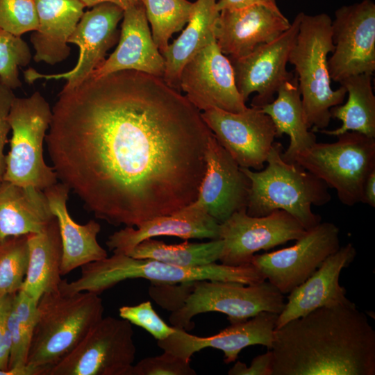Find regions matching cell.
Masks as SVG:
<instances>
[{
    "label": "cell",
    "mask_w": 375,
    "mask_h": 375,
    "mask_svg": "<svg viewBox=\"0 0 375 375\" xmlns=\"http://www.w3.org/2000/svg\"><path fill=\"white\" fill-rule=\"evenodd\" d=\"M51 109L45 142L58 179L97 218L138 226L197 199L212 132L162 77L90 76Z\"/></svg>",
    "instance_id": "1"
},
{
    "label": "cell",
    "mask_w": 375,
    "mask_h": 375,
    "mask_svg": "<svg viewBox=\"0 0 375 375\" xmlns=\"http://www.w3.org/2000/svg\"><path fill=\"white\" fill-rule=\"evenodd\" d=\"M272 375H374L375 331L354 303L319 308L274 331Z\"/></svg>",
    "instance_id": "2"
},
{
    "label": "cell",
    "mask_w": 375,
    "mask_h": 375,
    "mask_svg": "<svg viewBox=\"0 0 375 375\" xmlns=\"http://www.w3.org/2000/svg\"><path fill=\"white\" fill-rule=\"evenodd\" d=\"M132 278H144L153 283H181L202 280L238 282L247 285L265 281L252 263L231 266L213 262L183 267L152 259H139L124 253L90 262L81 267L80 276L68 283L62 279L59 288L65 293L88 292L100 294L117 283Z\"/></svg>",
    "instance_id": "3"
},
{
    "label": "cell",
    "mask_w": 375,
    "mask_h": 375,
    "mask_svg": "<svg viewBox=\"0 0 375 375\" xmlns=\"http://www.w3.org/2000/svg\"><path fill=\"white\" fill-rule=\"evenodd\" d=\"M282 153V144L274 142L264 169L241 167L250 181L247 213L261 217L276 210H285L308 230L322 222L312 206L331 201L328 187L297 163L285 161Z\"/></svg>",
    "instance_id": "4"
},
{
    "label": "cell",
    "mask_w": 375,
    "mask_h": 375,
    "mask_svg": "<svg viewBox=\"0 0 375 375\" xmlns=\"http://www.w3.org/2000/svg\"><path fill=\"white\" fill-rule=\"evenodd\" d=\"M99 294H67L59 287L44 293L37 305V320L26 364L42 375L69 354L103 317Z\"/></svg>",
    "instance_id": "5"
},
{
    "label": "cell",
    "mask_w": 375,
    "mask_h": 375,
    "mask_svg": "<svg viewBox=\"0 0 375 375\" xmlns=\"http://www.w3.org/2000/svg\"><path fill=\"white\" fill-rule=\"evenodd\" d=\"M331 22L326 13L303 12L288 57L297 78L305 119L313 132L328 126L331 108L343 103L347 96L344 87L333 90L331 85L328 55L334 50Z\"/></svg>",
    "instance_id": "6"
},
{
    "label": "cell",
    "mask_w": 375,
    "mask_h": 375,
    "mask_svg": "<svg viewBox=\"0 0 375 375\" xmlns=\"http://www.w3.org/2000/svg\"><path fill=\"white\" fill-rule=\"evenodd\" d=\"M51 118L52 109L40 92L14 98L8 117L12 136L3 180L41 190L58 182L53 167L46 164L43 155Z\"/></svg>",
    "instance_id": "7"
},
{
    "label": "cell",
    "mask_w": 375,
    "mask_h": 375,
    "mask_svg": "<svg viewBox=\"0 0 375 375\" xmlns=\"http://www.w3.org/2000/svg\"><path fill=\"white\" fill-rule=\"evenodd\" d=\"M331 143L315 142L296 162L336 190L345 206L361 202L365 183L375 170V138L347 131Z\"/></svg>",
    "instance_id": "8"
},
{
    "label": "cell",
    "mask_w": 375,
    "mask_h": 375,
    "mask_svg": "<svg viewBox=\"0 0 375 375\" xmlns=\"http://www.w3.org/2000/svg\"><path fill=\"white\" fill-rule=\"evenodd\" d=\"M285 303L284 294L266 280L252 285L197 281L184 305L172 312L169 320L174 327L191 331L194 327L192 319L201 313L222 312L233 324L246 321L264 311L279 315Z\"/></svg>",
    "instance_id": "9"
},
{
    "label": "cell",
    "mask_w": 375,
    "mask_h": 375,
    "mask_svg": "<svg viewBox=\"0 0 375 375\" xmlns=\"http://www.w3.org/2000/svg\"><path fill=\"white\" fill-rule=\"evenodd\" d=\"M135 353L132 324L103 317L47 375H130Z\"/></svg>",
    "instance_id": "10"
},
{
    "label": "cell",
    "mask_w": 375,
    "mask_h": 375,
    "mask_svg": "<svg viewBox=\"0 0 375 375\" xmlns=\"http://www.w3.org/2000/svg\"><path fill=\"white\" fill-rule=\"evenodd\" d=\"M340 247V228L333 223L321 222L294 245L255 254L251 263L285 295L303 283Z\"/></svg>",
    "instance_id": "11"
},
{
    "label": "cell",
    "mask_w": 375,
    "mask_h": 375,
    "mask_svg": "<svg viewBox=\"0 0 375 375\" xmlns=\"http://www.w3.org/2000/svg\"><path fill=\"white\" fill-rule=\"evenodd\" d=\"M334 50L328 59L331 81L375 70V3L362 0L343 6L331 22Z\"/></svg>",
    "instance_id": "12"
},
{
    "label": "cell",
    "mask_w": 375,
    "mask_h": 375,
    "mask_svg": "<svg viewBox=\"0 0 375 375\" xmlns=\"http://www.w3.org/2000/svg\"><path fill=\"white\" fill-rule=\"evenodd\" d=\"M306 231L285 210L253 217L242 209L220 224L219 238L224 247L219 260L231 266L251 263L256 252L297 240Z\"/></svg>",
    "instance_id": "13"
},
{
    "label": "cell",
    "mask_w": 375,
    "mask_h": 375,
    "mask_svg": "<svg viewBox=\"0 0 375 375\" xmlns=\"http://www.w3.org/2000/svg\"><path fill=\"white\" fill-rule=\"evenodd\" d=\"M201 115L218 142L240 167L263 169L276 133L272 120L261 108L251 106L240 112L212 108Z\"/></svg>",
    "instance_id": "14"
},
{
    "label": "cell",
    "mask_w": 375,
    "mask_h": 375,
    "mask_svg": "<svg viewBox=\"0 0 375 375\" xmlns=\"http://www.w3.org/2000/svg\"><path fill=\"white\" fill-rule=\"evenodd\" d=\"M180 90L199 111L212 108L240 112L247 106L235 83L229 58L214 40L199 51L183 67Z\"/></svg>",
    "instance_id": "15"
},
{
    "label": "cell",
    "mask_w": 375,
    "mask_h": 375,
    "mask_svg": "<svg viewBox=\"0 0 375 375\" xmlns=\"http://www.w3.org/2000/svg\"><path fill=\"white\" fill-rule=\"evenodd\" d=\"M124 10L110 3H102L84 12L68 42L76 44L79 56L75 67L69 71L44 74L33 68L24 71L26 83L38 79L67 81L62 89H71L87 78L105 60L107 51L119 38L117 26Z\"/></svg>",
    "instance_id": "16"
},
{
    "label": "cell",
    "mask_w": 375,
    "mask_h": 375,
    "mask_svg": "<svg viewBox=\"0 0 375 375\" xmlns=\"http://www.w3.org/2000/svg\"><path fill=\"white\" fill-rule=\"evenodd\" d=\"M303 12L294 18L289 28L274 40L259 46L249 54L229 59L237 88L245 101L256 93L251 106H262L274 99L279 88L294 76L287 71L290 52L295 42Z\"/></svg>",
    "instance_id": "17"
},
{
    "label": "cell",
    "mask_w": 375,
    "mask_h": 375,
    "mask_svg": "<svg viewBox=\"0 0 375 375\" xmlns=\"http://www.w3.org/2000/svg\"><path fill=\"white\" fill-rule=\"evenodd\" d=\"M250 181L211 133L206 153V170L194 201L219 224L247 209Z\"/></svg>",
    "instance_id": "18"
},
{
    "label": "cell",
    "mask_w": 375,
    "mask_h": 375,
    "mask_svg": "<svg viewBox=\"0 0 375 375\" xmlns=\"http://www.w3.org/2000/svg\"><path fill=\"white\" fill-rule=\"evenodd\" d=\"M278 314L261 312L246 321L233 323L218 333L209 337H198L185 330L175 327L168 338L157 341L163 351H169L186 360L203 349L221 350L227 364L235 362L240 351L247 347L263 345L270 349L274 340Z\"/></svg>",
    "instance_id": "19"
},
{
    "label": "cell",
    "mask_w": 375,
    "mask_h": 375,
    "mask_svg": "<svg viewBox=\"0 0 375 375\" xmlns=\"http://www.w3.org/2000/svg\"><path fill=\"white\" fill-rule=\"evenodd\" d=\"M290 24L281 11L262 5L223 10L216 24L215 38L223 54L238 59L274 40Z\"/></svg>",
    "instance_id": "20"
},
{
    "label": "cell",
    "mask_w": 375,
    "mask_h": 375,
    "mask_svg": "<svg viewBox=\"0 0 375 375\" xmlns=\"http://www.w3.org/2000/svg\"><path fill=\"white\" fill-rule=\"evenodd\" d=\"M356 256V250L351 243L340 247L329 256L309 278L288 294L276 328L319 308L351 303L339 279L342 269L349 267Z\"/></svg>",
    "instance_id": "21"
},
{
    "label": "cell",
    "mask_w": 375,
    "mask_h": 375,
    "mask_svg": "<svg viewBox=\"0 0 375 375\" xmlns=\"http://www.w3.org/2000/svg\"><path fill=\"white\" fill-rule=\"evenodd\" d=\"M122 20L115 50L90 76L135 70L162 78L165 60L153 40L143 4L124 10Z\"/></svg>",
    "instance_id": "22"
},
{
    "label": "cell",
    "mask_w": 375,
    "mask_h": 375,
    "mask_svg": "<svg viewBox=\"0 0 375 375\" xmlns=\"http://www.w3.org/2000/svg\"><path fill=\"white\" fill-rule=\"evenodd\" d=\"M220 224L194 201L167 215L156 217L137 226H126L112 235L106 246L113 253L126 254L142 241L157 236L189 239H219Z\"/></svg>",
    "instance_id": "23"
},
{
    "label": "cell",
    "mask_w": 375,
    "mask_h": 375,
    "mask_svg": "<svg viewBox=\"0 0 375 375\" xmlns=\"http://www.w3.org/2000/svg\"><path fill=\"white\" fill-rule=\"evenodd\" d=\"M43 191L58 224L62 249L61 275L106 258L107 251L97 241L101 225L93 219L79 224L69 215L67 208L69 188L57 182Z\"/></svg>",
    "instance_id": "24"
},
{
    "label": "cell",
    "mask_w": 375,
    "mask_h": 375,
    "mask_svg": "<svg viewBox=\"0 0 375 375\" xmlns=\"http://www.w3.org/2000/svg\"><path fill=\"white\" fill-rule=\"evenodd\" d=\"M38 26L30 41L35 50V62L50 65L68 58L71 49L68 40L85 6L80 0H34Z\"/></svg>",
    "instance_id": "25"
},
{
    "label": "cell",
    "mask_w": 375,
    "mask_h": 375,
    "mask_svg": "<svg viewBox=\"0 0 375 375\" xmlns=\"http://www.w3.org/2000/svg\"><path fill=\"white\" fill-rule=\"evenodd\" d=\"M55 218L43 190L1 181L0 242L10 237L41 232Z\"/></svg>",
    "instance_id": "26"
},
{
    "label": "cell",
    "mask_w": 375,
    "mask_h": 375,
    "mask_svg": "<svg viewBox=\"0 0 375 375\" xmlns=\"http://www.w3.org/2000/svg\"><path fill=\"white\" fill-rule=\"evenodd\" d=\"M217 0H197L191 17L181 34L169 44L162 54L165 60L163 80L180 91L183 67L199 51L215 40V30L219 15Z\"/></svg>",
    "instance_id": "27"
},
{
    "label": "cell",
    "mask_w": 375,
    "mask_h": 375,
    "mask_svg": "<svg viewBox=\"0 0 375 375\" xmlns=\"http://www.w3.org/2000/svg\"><path fill=\"white\" fill-rule=\"evenodd\" d=\"M28 264L21 289L38 302L41 296L58 288L62 281V249L56 217L42 231L27 235Z\"/></svg>",
    "instance_id": "28"
},
{
    "label": "cell",
    "mask_w": 375,
    "mask_h": 375,
    "mask_svg": "<svg viewBox=\"0 0 375 375\" xmlns=\"http://www.w3.org/2000/svg\"><path fill=\"white\" fill-rule=\"evenodd\" d=\"M276 94V99L261 109L272 120L276 137L283 134L290 137L289 146L283 151L282 157L285 161L293 162L297 155L317 142V138L306 122L295 74L283 83Z\"/></svg>",
    "instance_id": "29"
},
{
    "label": "cell",
    "mask_w": 375,
    "mask_h": 375,
    "mask_svg": "<svg viewBox=\"0 0 375 375\" xmlns=\"http://www.w3.org/2000/svg\"><path fill=\"white\" fill-rule=\"evenodd\" d=\"M372 74H360L349 76L339 83L348 94L345 103L331 108V118L342 122L335 130L319 131L322 133L338 136L347 131H355L375 138V96L372 88Z\"/></svg>",
    "instance_id": "30"
},
{
    "label": "cell",
    "mask_w": 375,
    "mask_h": 375,
    "mask_svg": "<svg viewBox=\"0 0 375 375\" xmlns=\"http://www.w3.org/2000/svg\"><path fill=\"white\" fill-rule=\"evenodd\" d=\"M223 247L224 242L220 238L201 243L185 240L178 244H167L153 238L142 241L126 255L183 267H194L216 262L220 258Z\"/></svg>",
    "instance_id": "31"
},
{
    "label": "cell",
    "mask_w": 375,
    "mask_h": 375,
    "mask_svg": "<svg viewBox=\"0 0 375 375\" xmlns=\"http://www.w3.org/2000/svg\"><path fill=\"white\" fill-rule=\"evenodd\" d=\"M154 43L162 54L172 35L188 22L194 2L188 0H142Z\"/></svg>",
    "instance_id": "32"
},
{
    "label": "cell",
    "mask_w": 375,
    "mask_h": 375,
    "mask_svg": "<svg viewBox=\"0 0 375 375\" xmlns=\"http://www.w3.org/2000/svg\"><path fill=\"white\" fill-rule=\"evenodd\" d=\"M38 301L22 290L15 293L8 315L11 350L8 368L25 365L37 320Z\"/></svg>",
    "instance_id": "33"
},
{
    "label": "cell",
    "mask_w": 375,
    "mask_h": 375,
    "mask_svg": "<svg viewBox=\"0 0 375 375\" xmlns=\"http://www.w3.org/2000/svg\"><path fill=\"white\" fill-rule=\"evenodd\" d=\"M28 264L27 235L10 237L0 242V297L21 289Z\"/></svg>",
    "instance_id": "34"
},
{
    "label": "cell",
    "mask_w": 375,
    "mask_h": 375,
    "mask_svg": "<svg viewBox=\"0 0 375 375\" xmlns=\"http://www.w3.org/2000/svg\"><path fill=\"white\" fill-rule=\"evenodd\" d=\"M33 58L28 44L20 37L0 28V83L12 90L22 85L19 69Z\"/></svg>",
    "instance_id": "35"
},
{
    "label": "cell",
    "mask_w": 375,
    "mask_h": 375,
    "mask_svg": "<svg viewBox=\"0 0 375 375\" xmlns=\"http://www.w3.org/2000/svg\"><path fill=\"white\" fill-rule=\"evenodd\" d=\"M38 26L34 0H0L1 29L21 37Z\"/></svg>",
    "instance_id": "36"
},
{
    "label": "cell",
    "mask_w": 375,
    "mask_h": 375,
    "mask_svg": "<svg viewBox=\"0 0 375 375\" xmlns=\"http://www.w3.org/2000/svg\"><path fill=\"white\" fill-rule=\"evenodd\" d=\"M119 315L121 318L146 330L157 340L168 338L176 330L174 326H168L161 319L149 301L135 306H122Z\"/></svg>",
    "instance_id": "37"
},
{
    "label": "cell",
    "mask_w": 375,
    "mask_h": 375,
    "mask_svg": "<svg viewBox=\"0 0 375 375\" xmlns=\"http://www.w3.org/2000/svg\"><path fill=\"white\" fill-rule=\"evenodd\" d=\"M197 373L186 360L172 353L145 358L133 365L130 375H195Z\"/></svg>",
    "instance_id": "38"
},
{
    "label": "cell",
    "mask_w": 375,
    "mask_h": 375,
    "mask_svg": "<svg viewBox=\"0 0 375 375\" xmlns=\"http://www.w3.org/2000/svg\"><path fill=\"white\" fill-rule=\"evenodd\" d=\"M195 281L181 283H153L149 292L150 297L162 308L172 312L180 309L194 288Z\"/></svg>",
    "instance_id": "39"
},
{
    "label": "cell",
    "mask_w": 375,
    "mask_h": 375,
    "mask_svg": "<svg viewBox=\"0 0 375 375\" xmlns=\"http://www.w3.org/2000/svg\"><path fill=\"white\" fill-rule=\"evenodd\" d=\"M15 97L13 90L0 83V181L3 180L6 170V155L4 149L8 142V135L11 131L8 117Z\"/></svg>",
    "instance_id": "40"
},
{
    "label": "cell",
    "mask_w": 375,
    "mask_h": 375,
    "mask_svg": "<svg viewBox=\"0 0 375 375\" xmlns=\"http://www.w3.org/2000/svg\"><path fill=\"white\" fill-rule=\"evenodd\" d=\"M15 294L0 297V370L8 369L11 350L8 315Z\"/></svg>",
    "instance_id": "41"
},
{
    "label": "cell",
    "mask_w": 375,
    "mask_h": 375,
    "mask_svg": "<svg viewBox=\"0 0 375 375\" xmlns=\"http://www.w3.org/2000/svg\"><path fill=\"white\" fill-rule=\"evenodd\" d=\"M273 355L270 349L255 357L248 367L237 361L228 372L229 375H272Z\"/></svg>",
    "instance_id": "42"
},
{
    "label": "cell",
    "mask_w": 375,
    "mask_h": 375,
    "mask_svg": "<svg viewBox=\"0 0 375 375\" xmlns=\"http://www.w3.org/2000/svg\"><path fill=\"white\" fill-rule=\"evenodd\" d=\"M217 8L219 11L244 8L253 5H262L276 11H281L276 0H217Z\"/></svg>",
    "instance_id": "43"
},
{
    "label": "cell",
    "mask_w": 375,
    "mask_h": 375,
    "mask_svg": "<svg viewBox=\"0 0 375 375\" xmlns=\"http://www.w3.org/2000/svg\"><path fill=\"white\" fill-rule=\"evenodd\" d=\"M361 202L375 207V170L369 175L365 183Z\"/></svg>",
    "instance_id": "44"
},
{
    "label": "cell",
    "mask_w": 375,
    "mask_h": 375,
    "mask_svg": "<svg viewBox=\"0 0 375 375\" xmlns=\"http://www.w3.org/2000/svg\"><path fill=\"white\" fill-rule=\"evenodd\" d=\"M85 7L91 8L102 3H110L121 8L123 10L142 5V0H80Z\"/></svg>",
    "instance_id": "45"
},
{
    "label": "cell",
    "mask_w": 375,
    "mask_h": 375,
    "mask_svg": "<svg viewBox=\"0 0 375 375\" xmlns=\"http://www.w3.org/2000/svg\"><path fill=\"white\" fill-rule=\"evenodd\" d=\"M0 375H42L41 372L27 364L20 367L0 370Z\"/></svg>",
    "instance_id": "46"
},
{
    "label": "cell",
    "mask_w": 375,
    "mask_h": 375,
    "mask_svg": "<svg viewBox=\"0 0 375 375\" xmlns=\"http://www.w3.org/2000/svg\"><path fill=\"white\" fill-rule=\"evenodd\" d=\"M0 183H1V181H0Z\"/></svg>",
    "instance_id": "47"
}]
</instances>
